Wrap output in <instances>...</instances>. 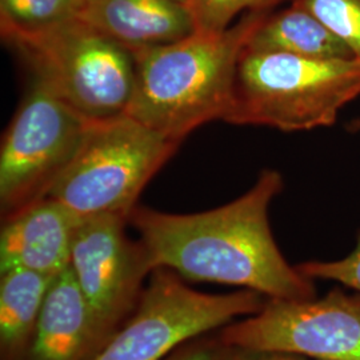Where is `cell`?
Segmentation results:
<instances>
[{
  "instance_id": "14",
  "label": "cell",
  "mask_w": 360,
  "mask_h": 360,
  "mask_svg": "<svg viewBox=\"0 0 360 360\" xmlns=\"http://www.w3.org/2000/svg\"><path fill=\"white\" fill-rule=\"evenodd\" d=\"M247 49L285 52L314 59L355 58L321 20L295 4L270 18L264 16L248 40Z\"/></svg>"
},
{
  "instance_id": "16",
  "label": "cell",
  "mask_w": 360,
  "mask_h": 360,
  "mask_svg": "<svg viewBox=\"0 0 360 360\" xmlns=\"http://www.w3.org/2000/svg\"><path fill=\"white\" fill-rule=\"evenodd\" d=\"M309 11L360 59V0H294Z\"/></svg>"
},
{
  "instance_id": "10",
  "label": "cell",
  "mask_w": 360,
  "mask_h": 360,
  "mask_svg": "<svg viewBox=\"0 0 360 360\" xmlns=\"http://www.w3.org/2000/svg\"><path fill=\"white\" fill-rule=\"evenodd\" d=\"M80 220L49 196L3 219L0 272L28 270L58 276L70 267Z\"/></svg>"
},
{
  "instance_id": "8",
  "label": "cell",
  "mask_w": 360,
  "mask_h": 360,
  "mask_svg": "<svg viewBox=\"0 0 360 360\" xmlns=\"http://www.w3.org/2000/svg\"><path fill=\"white\" fill-rule=\"evenodd\" d=\"M218 334L231 347L312 360H360V292L336 287L322 297L267 299L259 312L227 324Z\"/></svg>"
},
{
  "instance_id": "2",
  "label": "cell",
  "mask_w": 360,
  "mask_h": 360,
  "mask_svg": "<svg viewBox=\"0 0 360 360\" xmlns=\"http://www.w3.org/2000/svg\"><path fill=\"white\" fill-rule=\"evenodd\" d=\"M264 15L248 13L221 32L193 31L172 43L132 52L135 84L127 115L171 141L224 120L240 56Z\"/></svg>"
},
{
  "instance_id": "5",
  "label": "cell",
  "mask_w": 360,
  "mask_h": 360,
  "mask_svg": "<svg viewBox=\"0 0 360 360\" xmlns=\"http://www.w3.org/2000/svg\"><path fill=\"white\" fill-rule=\"evenodd\" d=\"M34 77L83 119L124 115L135 84L132 52L79 19L11 43Z\"/></svg>"
},
{
  "instance_id": "19",
  "label": "cell",
  "mask_w": 360,
  "mask_h": 360,
  "mask_svg": "<svg viewBox=\"0 0 360 360\" xmlns=\"http://www.w3.org/2000/svg\"><path fill=\"white\" fill-rule=\"evenodd\" d=\"M227 345L219 334H205L180 345L162 360H223Z\"/></svg>"
},
{
  "instance_id": "11",
  "label": "cell",
  "mask_w": 360,
  "mask_h": 360,
  "mask_svg": "<svg viewBox=\"0 0 360 360\" xmlns=\"http://www.w3.org/2000/svg\"><path fill=\"white\" fill-rule=\"evenodd\" d=\"M107 342L68 267L52 279L25 360H91Z\"/></svg>"
},
{
  "instance_id": "3",
  "label": "cell",
  "mask_w": 360,
  "mask_h": 360,
  "mask_svg": "<svg viewBox=\"0 0 360 360\" xmlns=\"http://www.w3.org/2000/svg\"><path fill=\"white\" fill-rule=\"evenodd\" d=\"M359 96L358 58L314 59L245 47L224 122L285 132L328 127Z\"/></svg>"
},
{
  "instance_id": "20",
  "label": "cell",
  "mask_w": 360,
  "mask_h": 360,
  "mask_svg": "<svg viewBox=\"0 0 360 360\" xmlns=\"http://www.w3.org/2000/svg\"><path fill=\"white\" fill-rule=\"evenodd\" d=\"M223 360H309L295 354L271 351V349H255V348L231 347L229 346Z\"/></svg>"
},
{
  "instance_id": "12",
  "label": "cell",
  "mask_w": 360,
  "mask_h": 360,
  "mask_svg": "<svg viewBox=\"0 0 360 360\" xmlns=\"http://www.w3.org/2000/svg\"><path fill=\"white\" fill-rule=\"evenodd\" d=\"M77 19L129 51L191 35V13L172 0H83Z\"/></svg>"
},
{
  "instance_id": "9",
  "label": "cell",
  "mask_w": 360,
  "mask_h": 360,
  "mask_svg": "<svg viewBox=\"0 0 360 360\" xmlns=\"http://www.w3.org/2000/svg\"><path fill=\"white\" fill-rule=\"evenodd\" d=\"M127 223L120 215L82 219L71 252L70 269L108 340L136 309L154 271Z\"/></svg>"
},
{
  "instance_id": "18",
  "label": "cell",
  "mask_w": 360,
  "mask_h": 360,
  "mask_svg": "<svg viewBox=\"0 0 360 360\" xmlns=\"http://www.w3.org/2000/svg\"><path fill=\"white\" fill-rule=\"evenodd\" d=\"M296 269L312 281H333L360 292V233L356 247L347 257L333 262H306Z\"/></svg>"
},
{
  "instance_id": "21",
  "label": "cell",
  "mask_w": 360,
  "mask_h": 360,
  "mask_svg": "<svg viewBox=\"0 0 360 360\" xmlns=\"http://www.w3.org/2000/svg\"><path fill=\"white\" fill-rule=\"evenodd\" d=\"M172 1H176V3H180V4L186 6V7H187V4H188V0H172Z\"/></svg>"
},
{
  "instance_id": "13",
  "label": "cell",
  "mask_w": 360,
  "mask_h": 360,
  "mask_svg": "<svg viewBox=\"0 0 360 360\" xmlns=\"http://www.w3.org/2000/svg\"><path fill=\"white\" fill-rule=\"evenodd\" d=\"M52 279L28 270L0 272V360H25Z\"/></svg>"
},
{
  "instance_id": "6",
  "label": "cell",
  "mask_w": 360,
  "mask_h": 360,
  "mask_svg": "<svg viewBox=\"0 0 360 360\" xmlns=\"http://www.w3.org/2000/svg\"><path fill=\"white\" fill-rule=\"evenodd\" d=\"M266 300L251 290L199 292L174 271L156 269L132 315L91 360H162L196 336L257 314Z\"/></svg>"
},
{
  "instance_id": "7",
  "label": "cell",
  "mask_w": 360,
  "mask_h": 360,
  "mask_svg": "<svg viewBox=\"0 0 360 360\" xmlns=\"http://www.w3.org/2000/svg\"><path fill=\"white\" fill-rule=\"evenodd\" d=\"M87 122L34 77L1 142V219L47 196L77 154Z\"/></svg>"
},
{
  "instance_id": "4",
  "label": "cell",
  "mask_w": 360,
  "mask_h": 360,
  "mask_svg": "<svg viewBox=\"0 0 360 360\" xmlns=\"http://www.w3.org/2000/svg\"><path fill=\"white\" fill-rule=\"evenodd\" d=\"M179 144L127 114L87 122L77 154L47 196L79 219H129L147 183Z\"/></svg>"
},
{
  "instance_id": "1",
  "label": "cell",
  "mask_w": 360,
  "mask_h": 360,
  "mask_svg": "<svg viewBox=\"0 0 360 360\" xmlns=\"http://www.w3.org/2000/svg\"><path fill=\"white\" fill-rule=\"evenodd\" d=\"M283 186L278 171L264 169L247 193L224 206L196 214L136 206L129 223L154 270L242 287L266 299H309L316 296L315 281L285 260L271 231L269 207Z\"/></svg>"
},
{
  "instance_id": "17",
  "label": "cell",
  "mask_w": 360,
  "mask_h": 360,
  "mask_svg": "<svg viewBox=\"0 0 360 360\" xmlns=\"http://www.w3.org/2000/svg\"><path fill=\"white\" fill-rule=\"evenodd\" d=\"M284 0H188L195 31L221 32L245 11L262 13Z\"/></svg>"
},
{
  "instance_id": "15",
  "label": "cell",
  "mask_w": 360,
  "mask_h": 360,
  "mask_svg": "<svg viewBox=\"0 0 360 360\" xmlns=\"http://www.w3.org/2000/svg\"><path fill=\"white\" fill-rule=\"evenodd\" d=\"M83 0H0L1 37L10 44L77 20Z\"/></svg>"
}]
</instances>
